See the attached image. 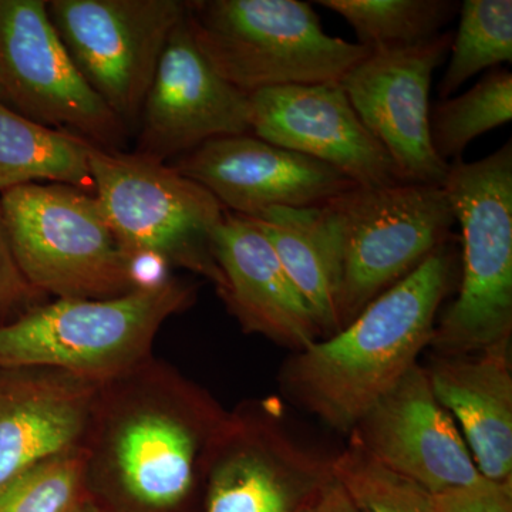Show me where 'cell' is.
Masks as SVG:
<instances>
[{
    "mask_svg": "<svg viewBox=\"0 0 512 512\" xmlns=\"http://www.w3.org/2000/svg\"><path fill=\"white\" fill-rule=\"evenodd\" d=\"M228 410L151 356L100 384L84 440L90 501L104 512H184Z\"/></svg>",
    "mask_w": 512,
    "mask_h": 512,
    "instance_id": "1",
    "label": "cell"
},
{
    "mask_svg": "<svg viewBox=\"0 0 512 512\" xmlns=\"http://www.w3.org/2000/svg\"><path fill=\"white\" fill-rule=\"evenodd\" d=\"M456 279L450 241L387 289L335 335L299 350L282 373L293 402L349 434L430 345L437 312Z\"/></svg>",
    "mask_w": 512,
    "mask_h": 512,
    "instance_id": "2",
    "label": "cell"
},
{
    "mask_svg": "<svg viewBox=\"0 0 512 512\" xmlns=\"http://www.w3.org/2000/svg\"><path fill=\"white\" fill-rule=\"evenodd\" d=\"M194 301V286L168 276L116 298L33 306L0 325V366L49 367L109 382L154 356L164 323Z\"/></svg>",
    "mask_w": 512,
    "mask_h": 512,
    "instance_id": "3",
    "label": "cell"
},
{
    "mask_svg": "<svg viewBox=\"0 0 512 512\" xmlns=\"http://www.w3.org/2000/svg\"><path fill=\"white\" fill-rule=\"evenodd\" d=\"M185 20L215 72L247 94L340 83L370 53L328 35L315 9L299 0H194Z\"/></svg>",
    "mask_w": 512,
    "mask_h": 512,
    "instance_id": "4",
    "label": "cell"
},
{
    "mask_svg": "<svg viewBox=\"0 0 512 512\" xmlns=\"http://www.w3.org/2000/svg\"><path fill=\"white\" fill-rule=\"evenodd\" d=\"M443 188L461 227L463 268L430 345L439 356L468 355L511 338V141L473 163L453 161Z\"/></svg>",
    "mask_w": 512,
    "mask_h": 512,
    "instance_id": "5",
    "label": "cell"
},
{
    "mask_svg": "<svg viewBox=\"0 0 512 512\" xmlns=\"http://www.w3.org/2000/svg\"><path fill=\"white\" fill-rule=\"evenodd\" d=\"M10 251L37 293L109 299L141 288L137 262L120 247L99 202L64 184L0 192Z\"/></svg>",
    "mask_w": 512,
    "mask_h": 512,
    "instance_id": "6",
    "label": "cell"
},
{
    "mask_svg": "<svg viewBox=\"0 0 512 512\" xmlns=\"http://www.w3.org/2000/svg\"><path fill=\"white\" fill-rule=\"evenodd\" d=\"M90 173L93 195L127 255L188 269L220 286L211 234L225 208L207 188L174 165L100 147L90 153Z\"/></svg>",
    "mask_w": 512,
    "mask_h": 512,
    "instance_id": "7",
    "label": "cell"
},
{
    "mask_svg": "<svg viewBox=\"0 0 512 512\" xmlns=\"http://www.w3.org/2000/svg\"><path fill=\"white\" fill-rule=\"evenodd\" d=\"M340 247V330L451 239L456 224L437 185L355 187L323 204Z\"/></svg>",
    "mask_w": 512,
    "mask_h": 512,
    "instance_id": "8",
    "label": "cell"
},
{
    "mask_svg": "<svg viewBox=\"0 0 512 512\" xmlns=\"http://www.w3.org/2000/svg\"><path fill=\"white\" fill-rule=\"evenodd\" d=\"M332 461L295 436L276 400H249L228 410L212 446L201 512H302Z\"/></svg>",
    "mask_w": 512,
    "mask_h": 512,
    "instance_id": "9",
    "label": "cell"
},
{
    "mask_svg": "<svg viewBox=\"0 0 512 512\" xmlns=\"http://www.w3.org/2000/svg\"><path fill=\"white\" fill-rule=\"evenodd\" d=\"M47 13L70 59L121 123L138 126L180 0H49Z\"/></svg>",
    "mask_w": 512,
    "mask_h": 512,
    "instance_id": "10",
    "label": "cell"
},
{
    "mask_svg": "<svg viewBox=\"0 0 512 512\" xmlns=\"http://www.w3.org/2000/svg\"><path fill=\"white\" fill-rule=\"evenodd\" d=\"M0 103L103 150L128 131L74 66L46 0H0Z\"/></svg>",
    "mask_w": 512,
    "mask_h": 512,
    "instance_id": "11",
    "label": "cell"
},
{
    "mask_svg": "<svg viewBox=\"0 0 512 512\" xmlns=\"http://www.w3.org/2000/svg\"><path fill=\"white\" fill-rule=\"evenodd\" d=\"M453 32L410 49L372 52L343 77V90L404 184L443 187L448 167L431 144L430 87Z\"/></svg>",
    "mask_w": 512,
    "mask_h": 512,
    "instance_id": "12",
    "label": "cell"
},
{
    "mask_svg": "<svg viewBox=\"0 0 512 512\" xmlns=\"http://www.w3.org/2000/svg\"><path fill=\"white\" fill-rule=\"evenodd\" d=\"M138 128L136 153L163 163L214 138L251 134L249 94L215 72L185 18L168 37Z\"/></svg>",
    "mask_w": 512,
    "mask_h": 512,
    "instance_id": "13",
    "label": "cell"
},
{
    "mask_svg": "<svg viewBox=\"0 0 512 512\" xmlns=\"http://www.w3.org/2000/svg\"><path fill=\"white\" fill-rule=\"evenodd\" d=\"M349 437L384 467L433 495L484 480L419 363L370 407Z\"/></svg>",
    "mask_w": 512,
    "mask_h": 512,
    "instance_id": "14",
    "label": "cell"
},
{
    "mask_svg": "<svg viewBox=\"0 0 512 512\" xmlns=\"http://www.w3.org/2000/svg\"><path fill=\"white\" fill-rule=\"evenodd\" d=\"M249 100L255 137L329 165L357 187L402 183L342 84L276 87L249 94Z\"/></svg>",
    "mask_w": 512,
    "mask_h": 512,
    "instance_id": "15",
    "label": "cell"
},
{
    "mask_svg": "<svg viewBox=\"0 0 512 512\" xmlns=\"http://www.w3.org/2000/svg\"><path fill=\"white\" fill-rule=\"evenodd\" d=\"M174 167L241 217L274 207H319L357 187L335 168L254 134L214 138Z\"/></svg>",
    "mask_w": 512,
    "mask_h": 512,
    "instance_id": "16",
    "label": "cell"
},
{
    "mask_svg": "<svg viewBox=\"0 0 512 512\" xmlns=\"http://www.w3.org/2000/svg\"><path fill=\"white\" fill-rule=\"evenodd\" d=\"M100 384L49 367L0 366V494L84 446Z\"/></svg>",
    "mask_w": 512,
    "mask_h": 512,
    "instance_id": "17",
    "label": "cell"
},
{
    "mask_svg": "<svg viewBox=\"0 0 512 512\" xmlns=\"http://www.w3.org/2000/svg\"><path fill=\"white\" fill-rule=\"evenodd\" d=\"M211 252L221 272L218 295L245 333L296 352L323 338L271 242L247 218L225 210L212 231Z\"/></svg>",
    "mask_w": 512,
    "mask_h": 512,
    "instance_id": "18",
    "label": "cell"
},
{
    "mask_svg": "<svg viewBox=\"0 0 512 512\" xmlns=\"http://www.w3.org/2000/svg\"><path fill=\"white\" fill-rule=\"evenodd\" d=\"M427 373L437 400L461 424L481 476L512 483L511 338L468 355L439 356Z\"/></svg>",
    "mask_w": 512,
    "mask_h": 512,
    "instance_id": "19",
    "label": "cell"
},
{
    "mask_svg": "<svg viewBox=\"0 0 512 512\" xmlns=\"http://www.w3.org/2000/svg\"><path fill=\"white\" fill-rule=\"evenodd\" d=\"M244 218L271 242L322 335L329 338L338 333L340 247L325 207H274Z\"/></svg>",
    "mask_w": 512,
    "mask_h": 512,
    "instance_id": "20",
    "label": "cell"
},
{
    "mask_svg": "<svg viewBox=\"0 0 512 512\" xmlns=\"http://www.w3.org/2000/svg\"><path fill=\"white\" fill-rule=\"evenodd\" d=\"M92 143L26 119L0 103V192L26 184H64L86 191Z\"/></svg>",
    "mask_w": 512,
    "mask_h": 512,
    "instance_id": "21",
    "label": "cell"
},
{
    "mask_svg": "<svg viewBox=\"0 0 512 512\" xmlns=\"http://www.w3.org/2000/svg\"><path fill=\"white\" fill-rule=\"evenodd\" d=\"M342 16L370 53L410 49L443 33L460 12L456 0H319Z\"/></svg>",
    "mask_w": 512,
    "mask_h": 512,
    "instance_id": "22",
    "label": "cell"
},
{
    "mask_svg": "<svg viewBox=\"0 0 512 512\" xmlns=\"http://www.w3.org/2000/svg\"><path fill=\"white\" fill-rule=\"evenodd\" d=\"M512 119V74L504 67L490 70L467 92L430 107L434 151L451 164L477 137Z\"/></svg>",
    "mask_w": 512,
    "mask_h": 512,
    "instance_id": "23",
    "label": "cell"
},
{
    "mask_svg": "<svg viewBox=\"0 0 512 512\" xmlns=\"http://www.w3.org/2000/svg\"><path fill=\"white\" fill-rule=\"evenodd\" d=\"M453 35L450 62L440 84V99H448L484 70L512 62L511 0H466Z\"/></svg>",
    "mask_w": 512,
    "mask_h": 512,
    "instance_id": "24",
    "label": "cell"
},
{
    "mask_svg": "<svg viewBox=\"0 0 512 512\" xmlns=\"http://www.w3.org/2000/svg\"><path fill=\"white\" fill-rule=\"evenodd\" d=\"M332 470L360 512H437L433 494L384 467L350 437L333 456Z\"/></svg>",
    "mask_w": 512,
    "mask_h": 512,
    "instance_id": "25",
    "label": "cell"
},
{
    "mask_svg": "<svg viewBox=\"0 0 512 512\" xmlns=\"http://www.w3.org/2000/svg\"><path fill=\"white\" fill-rule=\"evenodd\" d=\"M89 503L83 447L37 464L0 494V512H80Z\"/></svg>",
    "mask_w": 512,
    "mask_h": 512,
    "instance_id": "26",
    "label": "cell"
},
{
    "mask_svg": "<svg viewBox=\"0 0 512 512\" xmlns=\"http://www.w3.org/2000/svg\"><path fill=\"white\" fill-rule=\"evenodd\" d=\"M437 512H512V483L481 480L470 487L434 495Z\"/></svg>",
    "mask_w": 512,
    "mask_h": 512,
    "instance_id": "27",
    "label": "cell"
},
{
    "mask_svg": "<svg viewBox=\"0 0 512 512\" xmlns=\"http://www.w3.org/2000/svg\"><path fill=\"white\" fill-rule=\"evenodd\" d=\"M37 295L40 293L29 285L16 265L0 215V313L33 301Z\"/></svg>",
    "mask_w": 512,
    "mask_h": 512,
    "instance_id": "28",
    "label": "cell"
},
{
    "mask_svg": "<svg viewBox=\"0 0 512 512\" xmlns=\"http://www.w3.org/2000/svg\"><path fill=\"white\" fill-rule=\"evenodd\" d=\"M302 512H360L355 503L350 500L345 488L335 477L329 481L320 493L313 498L311 504Z\"/></svg>",
    "mask_w": 512,
    "mask_h": 512,
    "instance_id": "29",
    "label": "cell"
},
{
    "mask_svg": "<svg viewBox=\"0 0 512 512\" xmlns=\"http://www.w3.org/2000/svg\"><path fill=\"white\" fill-rule=\"evenodd\" d=\"M80 512H104V511H101L100 508H97L96 505H94L92 503V501H90V503L87 504L86 507H84L83 510Z\"/></svg>",
    "mask_w": 512,
    "mask_h": 512,
    "instance_id": "30",
    "label": "cell"
}]
</instances>
